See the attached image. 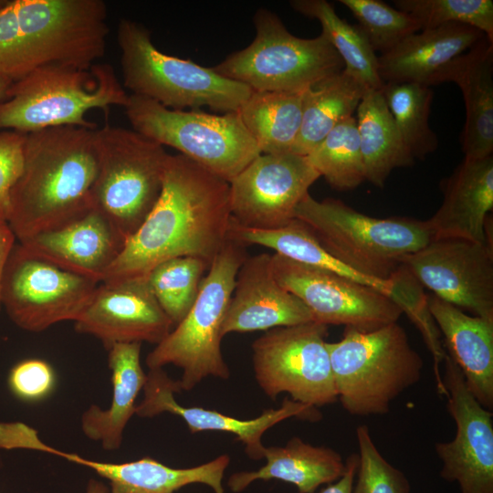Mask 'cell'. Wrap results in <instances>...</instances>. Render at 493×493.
I'll use <instances>...</instances> for the list:
<instances>
[{
	"instance_id": "obj_40",
	"label": "cell",
	"mask_w": 493,
	"mask_h": 493,
	"mask_svg": "<svg viewBox=\"0 0 493 493\" xmlns=\"http://www.w3.org/2000/svg\"><path fill=\"white\" fill-rule=\"evenodd\" d=\"M12 393L24 402H39L55 389L57 377L53 367L45 360L30 358L17 362L8 375Z\"/></svg>"
},
{
	"instance_id": "obj_43",
	"label": "cell",
	"mask_w": 493,
	"mask_h": 493,
	"mask_svg": "<svg viewBox=\"0 0 493 493\" xmlns=\"http://www.w3.org/2000/svg\"><path fill=\"white\" fill-rule=\"evenodd\" d=\"M16 236L5 221H0V309L2 307V281L8 257L16 244Z\"/></svg>"
},
{
	"instance_id": "obj_15",
	"label": "cell",
	"mask_w": 493,
	"mask_h": 493,
	"mask_svg": "<svg viewBox=\"0 0 493 493\" xmlns=\"http://www.w3.org/2000/svg\"><path fill=\"white\" fill-rule=\"evenodd\" d=\"M437 298L493 321V247L462 238L434 239L402 265Z\"/></svg>"
},
{
	"instance_id": "obj_42",
	"label": "cell",
	"mask_w": 493,
	"mask_h": 493,
	"mask_svg": "<svg viewBox=\"0 0 493 493\" xmlns=\"http://www.w3.org/2000/svg\"><path fill=\"white\" fill-rule=\"evenodd\" d=\"M357 467L358 455L351 454L345 461V470L343 475L319 493H352Z\"/></svg>"
},
{
	"instance_id": "obj_41",
	"label": "cell",
	"mask_w": 493,
	"mask_h": 493,
	"mask_svg": "<svg viewBox=\"0 0 493 493\" xmlns=\"http://www.w3.org/2000/svg\"><path fill=\"white\" fill-rule=\"evenodd\" d=\"M26 133L0 131V221L7 222L11 191L21 175Z\"/></svg>"
},
{
	"instance_id": "obj_13",
	"label": "cell",
	"mask_w": 493,
	"mask_h": 493,
	"mask_svg": "<svg viewBox=\"0 0 493 493\" xmlns=\"http://www.w3.org/2000/svg\"><path fill=\"white\" fill-rule=\"evenodd\" d=\"M271 266L278 284L308 307L315 322L372 330L403 314L392 298L337 273L278 254L271 255Z\"/></svg>"
},
{
	"instance_id": "obj_20",
	"label": "cell",
	"mask_w": 493,
	"mask_h": 493,
	"mask_svg": "<svg viewBox=\"0 0 493 493\" xmlns=\"http://www.w3.org/2000/svg\"><path fill=\"white\" fill-rule=\"evenodd\" d=\"M313 321L308 307L274 277L271 255L247 257L240 267L221 333L268 330Z\"/></svg>"
},
{
	"instance_id": "obj_25",
	"label": "cell",
	"mask_w": 493,
	"mask_h": 493,
	"mask_svg": "<svg viewBox=\"0 0 493 493\" xmlns=\"http://www.w3.org/2000/svg\"><path fill=\"white\" fill-rule=\"evenodd\" d=\"M463 95L466 119L460 133L465 159L493 152V41L484 36L457 59L449 77Z\"/></svg>"
},
{
	"instance_id": "obj_45",
	"label": "cell",
	"mask_w": 493,
	"mask_h": 493,
	"mask_svg": "<svg viewBox=\"0 0 493 493\" xmlns=\"http://www.w3.org/2000/svg\"><path fill=\"white\" fill-rule=\"evenodd\" d=\"M14 81L4 75H0V101L5 99L6 92Z\"/></svg>"
},
{
	"instance_id": "obj_30",
	"label": "cell",
	"mask_w": 493,
	"mask_h": 493,
	"mask_svg": "<svg viewBox=\"0 0 493 493\" xmlns=\"http://www.w3.org/2000/svg\"><path fill=\"white\" fill-rule=\"evenodd\" d=\"M228 237L245 246L258 245L303 265L331 271L372 287L391 297L392 279L384 281L365 277L330 255L318 241L309 228L299 219L276 229H256L242 226L231 217Z\"/></svg>"
},
{
	"instance_id": "obj_19",
	"label": "cell",
	"mask_w": 493,
	"mask_h": 493,
	"mask_svg": "<svg viewBox=\"0 0 493 493\" xmlns=\"http://www.w3.org/2000/svg\"><path fill=\"white\" fill-rule=\"evenodd\" d=\"M125 242L117 226L92 206L56 228L18 243L64 269L100 282Z\"/></svg>"
},
{
	"instance_id": "obj_33",
	"label": "cell",
	"mask_w": 493,
	"mask_h": 493,
	"mask_svg": "<svg viewBox=\"0 0 493 493\" xmlns=\"http://www.w3.org/2000/svg\"><path fill=\"white\" fill-rule=\"evenodd\" d=\"M381 92L414 161L424 160L434 152L439 142L429 125L434 98L431 88L414 83L384 82Z\"/></svg>"
},
{
	"instance_id": "obj_36",
	"label": "cell",
	"mask_w": 493,
	"mask_h": 493,
	"mask_svg": "<svg viewBox=\"0 0 493 493\" xmlns=\"http://www.w3.org/2000/svg\"><path fill=\"white\" fill-rule=\"evenodd\" d=\"M357 20L373 51L384 54L421 30L411 15L381 0H340Z\"/></svg>"
},
{
	"instance_id": "obj_44",
	"label": "cell",
	"mask_w": 493,
	"mask_h": 493,
	"mask_svg": "<svg viewBox=\"0 0 493 493\" xmlns=\"http://www.w3.org/2000/svg\"><path fill=\"white\" fill-rule=\"evenodd\" d=\"M86 493H110V489L104 483L96 479H90L88 483Z\"/></svg>"
},
{
	"instance_id": "obj_29",
	"label": "cell",
	"mask_w": 493,
	"mask_h": 493,
	"mask_svg": "<svg viewBox=\"0 0 493 493\" xmlns=\"http://www.w3.org/2000/svg\"><path fill=\"white\" fill-rule=\"evenodd\" d=\"M356 112L365 181L382 188L393 170L412 166L414 159L401 138L381 89L367 90Z\"/></svg>"
},
{
	"instance_id": "obj_3",
	"label": "cell",
	"mask_w": 493,
	"mask_h": 493,
	"mask_svg": "<svg viewBox=\"0 0 493 493\" xmlns=\"http://www.w3.org/2000/svg\"><path fill=\"white\" fill-rule=\"evenodd\" d=\"M295 218L339 261L378 280H390L405 257L435 239L428 220L373 217L339 199L320 201L309 193L297 206Z\"/></svg>"
},
{
	"instance_id": "obj_24",
	"label": "cell",
	"mask_w": 493,
	"mask_h": 493,
	"mask_svg": "<svg viewBox=\"0 0 493 493\" xmlns=\"http://www.w3.org/2000/svg\"><path fill=\"white\" fill-rule=\"evenodd\" d=\"M427 306L446 354L462 372L475 399L486 409L493 408V321L466 313L437 298L427 296Z\"/></svg>"
},
{
	"instance_id": "obj_21",
	"label": "cell",
	"mask_w": 493,
	"mask_h": 493,
	"mask_svg": "<svg viewBox=\"0 0 493 493\" xmlns=\"http://www.w3.org/2000/svg\"><path fill=\"white\" fill-rule=\"evenodd\" d=\"M485 35L475 27L446 24L420 30L378 56V73L384 82L426 87L449 82L457 59Z\"/></svg>"
},
{
	"instance_id": "obj_6",
	"label": "cell",
	"mask_w": 493,
	"mask_h": 493,
	"mask_svg": "<svg viewBox=\"0 0 493 493\" xmlns=\"http://www.w3.org/2000/svg\"><path fill=\"white\" fill-rule=\"evenodd\" d=\"M117 42L123 87L168 109L207 106L225 113L238 111L252 92L213 68L163 53L150 31L133 20H120Z\"/></svg>"
},
{
	"instance_id": "obj_5",
	"label": "cell",
	"mask_w": 493,
	"mask_h": 493,
	"mask_svg": "<svg viewBox=\"0 0 493 493\" xmlns=\"http://www.w3.org/2000/svg\"><path fill=\"white\" fill-rule=\"evenodd\" d=\"M129 95L110 64L84 70L49 65L16 80L0 101V131L29 133L49 127L79 126L95 130L86 120L93 109L125 108Z\"/></svg>"
},
{
	"instance_id": "obj_2",
	"label": "cell",
	"mask_w": 493,
	"mask_h": 493,
	"mask_svg": "<svg viewBox=\"0 0 493 493\" xmlns=\"http://www.w3.org/2000/svg\"><path fill=\"white\" fill-rule=\"evenodd\" d=\"M95 130L57 126L26 133L23 170L11 191L7 219L18 242L56 228L93 206L90 193L98 170Z\"/></svg>"
},
{
	"instance_id": "obj_23",
	"label": "cell",
	"mask_w": 493,
	"mask_h": 493,
	"mask_svg": "<svg viewBox=\"0 0 493 493\" xmlns=\"http://www.w3.org/2000/svg\"><path fill=\"white\" fill-rule=\"evenodd\" d=\"M440 189L442 204L428 219L435 239L462 238L487 244L485 223L493 209V155L464 158L442 180Z\"/></svg>"
},
{
	"instance_id": "obj_1",
	"label": "cell",
	"mask_w": 493,
	"mask_h": 493,
	"mask_svg": "<svg viewBox=\"0 0 493 493\" xmlns=\"http://www.w3.org/2000/svg\"><path fill=\"white\" fill-rule=\"evenodd\" d=\"M231 217L228 182L169 154L158 201L100 282L146 278L158 264L180 257L210 265L229 239Z\"/></svg>"
},
{
	"instance_id": "obj_26",
	"label": "cell",
	"mask_w": 493,
	"mask_h": 493,
	"mask_svg": "<svg viewBox=\"0 0 493 493\" xmlns=\"http://www.w3.org/2000/svg\"><path fill=\"white\" fill-rule=\"evenodd\" d=\"M267 463L257 471L232 474L227 486L241 492L256 480L278 479L297 487L299 493H314L323 484H331L344 473L345 462L332 448L316 446L292 437L284 446L266 447Z\"/></svg>"
},
{
	"instance_id": "obj_46",
	"label": "cell",
	"mask_w": 493,
	"mask_h": 493,
	"mask_svg": "<svg viewBox=\"0 0 493 493\" xmlns=\"http://www.w3.org/2000/svg\"><path fill=\"white\" fill-rule=\"evenodd\" d=\"M7 0H0V7L3 6Z\"/></svg>"
},
{
	"instance_id": "obj_12",
	"label": "cell",
	"mask_w": 493,
	"mask_h": 493,
	"mask_svg": "<svg viewBox=\"0 0 493 493\" xmlns=\"http://www.w3.org/2000/svg\"><path fill=\"white\" fill-rule=\"evenodd\" d=\"M100 282L64 269L15 244L4 270L2 306L19 328L39 332L75 321Z\"/></svg>"
},
{
	"instance_id": "obj_9",
	"label": "cell",
	"mask_w": 493,
	"mask_h": 493,
	"mask_svg": "<svg viewBox=\"0 0 493 493\" xmlns=\"http://www.w3.org/2000/svg\"><path fill=\"white\" fill-rule=\"evenodd\" d=\"M98 170L91 202L126 237L158 201L169 153L134 130L106 125L95 130Z\"/></svg>"
},
{
	"instance_id": "obj_16",
	"label": "cell",
	"mask_w": 493,
	"mask_h": 493,
	"mask_svg": "<svg viewBox=\"0 0 493 493\" xmlns=\"http://www.w3.org/2000/svg\"><path fill=\"white\" fill-rule=\"evenodd\" d=\"M443 362L442 383L456 431L453 440L435 445L440 476L456 482L461 493H493V413L471 394L447 354Z\"/></svg>"
},
{
	"instance_id": "obj_32",
	"label": "cell",
	"mask_w": 493,
	"mask_h": 493,
	"mask_svg": "<svg viewBox=\"0 0 493 493\" xmlns=\"http://www.w3.org/2000/svg\"><path fill=\"white\" fill-rule=\"evenodd\" d=\"M298 13L316 19L344 64V70L361 80L369 89L379 90L383 81L378 73V56L357 25L341 18L326 0H292Z\"/></svg>"
},
{
	"instance_id": "obj_10",
	"label": "cell",
	"mask_w": 493,
	"mask_h": 493,
	"mask_svg": "<svg viewBox=\"0 0 493 493\" xmlns=\"http://www.w3.org/2000/svg\"><path fill=\"white\" fill-rule=\"evenodd\" d=\"M124 109L132 130L176 149L228 183L261 153L238 111L172 110L133 94Z\"/></svg>"
},
{
	"instance_id": "obj_22",
	"label": "cell",
	"mask_w": 493,
	"mask_h": 493,
	"mask_svg": "<svg viewBox=\"0 0 493 493\" xmlns=\"http://www.w3.org/2000/svg\"><path fill=\"white\" fill-rule=\"evenodd\" d=\"M25 447L55 455L94 470L110 481V493H174L194 483L207 485L215 493H224L222 478L230 462L227 455L188 468H174L152 457L119 464L98 462L51 447L39 438L37 432L27 435Z\"/></svg>"
},
{
	"instance_id": "obj_11",
	"label": "cell",
	"mask_w": 493,
	"mask_h": 493,
	"mask_svg": "<svg viewBox=\"0 0 493 493\" xmlns=\"http://www.w3.org/2000/svg\"><path fill=\"white\" fill-rule=\"evenodd\" d=\"M328 326L315 321L277 327L252 344L256 380L275 399L287 393L314 407L338 400L326 337Z\"/></svg>"
},
{
	"instance_id": "obj_35",
	"label": "cell",
	"mask_w": 493,
	"mask_h": 493,
	"mask_svg": "<svg viewBox=\"0 0 493 493\" xmlns=\"http://www.w3.org/2000/svg\"><path fill=\"white\" fill-rule=\"evenodd\" d=\"M209 266L194 257H174L158 264L146 277L152 295L173 326L192 308Z\"/></svg>"
},
{
	"instance_id": "obj_14",
	"label": "cell",
	"mask_w": 493,
	"mask_h": 493,
	"mask_svg": "<svg viewBox=\"0 0 493 493\" xmlns=\"http://www.w3.org/2000/svg\"><path fill=\"white\" fill-rule=\"evenodd\" d=\"M320 177L307 156L260 153L228 183L232 219L249 228L282 227Z\"/></svg>"
},
{
	"instance_id": "obj_39",
	"label": "cell",
	"mask_w": 493,
	"mask_h": 493,
	"mask_svg": "<svg viewBox=\"0 0 493 493\" xmlns=\"http://www.w3.org/2000/svg\"><path fill=\"white\" fill-rule=\"evenodd\" d=\"M357 481L352 493H410L405 475L391 465L376 447L366 425L356 429Z\"/></svg>"
},
{
	"instance_id": "obj_38",
	"label": "cell",
	"mask_w": 493,
	"mask_h": 493,
	"mask_svg": "<svg viewBox=\"0 0 493 493\" xmlns=\"http://www.w3.org/2000/svg\"><path fill=\"white\" fill-rule=\"evenodd\" d=\"M391 279L393 283L391 298L421 332L434 360L438 393L445 395L440 365L446 352L441 341L440 331L428 309L427 296L425 295L423 286L403 266Z\"/></svg>"
},
{
	"instance_id": "obj_27",
	"label": "cell",
	"mask_w": 493,
	"mask_h": 493,
	"mask_svg": "<svg viewBox=\"0 0 493 493\" xmlns=\"http://www.w3.org/2000/svg\"><path fill=\"white\" fill-rule=\"evenodd\" d=\"M142 343H117L109 350L112 399L103 410L92 404L81 416L85 435L100 442L105 450H116L122 443L124 429L135 414L136 398L143 389L147 373L141 364Z\"/></svg>"
},
{
	"instance_id": "obj_7",
	"label": "cell",
	"mask_w": 493,
	"mask_h": 493,
	"mask_svg": "<svg viewBox=\"0 0 493 493\" xmlns=\"http://www.w3.org/2000/svg\"><path fill=\"white\" fill-rule=\"evenodd\" d=\"M246 246L228 239L210 264L188 313L146 357L149 369L181 368L182 391L208 376L226 380L230 375L221 351V330L237 272L248 257Z\"/></svg>"
},
{
	"instance_id": "obj_18",
	"label": "cell",
	"mask_w": 493,
	"mask_h": 493,
	"mask_svg": "<svg viewBox=\"0 0 493 493\" xmlns=\"http://www.w3.org/2000/svg\"><path fill=\"white\" fill-rule=\"evenodd\" d=\"M143 399L136 405L140 417H153L171 413L181 417L191 433L219 431L234 434L245 446V452L253 460L264 458L266 446L262 443L264 433L279 422L297 417L311 422L321 418L317 407L285 397L280 407L268 409L259 416L241 420L204 407H185L177 403L174 394L182 390L178 381L171 379L163 368L150 369L143 386Z\"/></svg>"
},
{
	"instance_id": "obj_31",
	"label": "cell",
	"mask_w": 493,
	"mask_h": 493,
	"mask_svg": "<svg viewBox=\"0 0 493 493\" xmlns=\"http://www.w3.org/2000/svg\"><path fill=\"white\" fill-rule=\"evenodd\" d=\"M303 92L255 91L238 110L261 153L291 152L302 119Z\"/></svg>"
},
{
	"instance_id": "obj_8",
	"label": "cell",
	"mask_w": 493,
	"mask_h": 493,
	"mask_svg": "<svg viewBox=\"0 0 493 493\" xmlns=\"http://www.w3.org/2000/svg\"><path fill=\"white\" fill-rule=\"evenodd\" d=\"M256 37L213 68L255 91L304 92L342 69L344 64L323 33L292 35L280 18L260 8L253 17Z\"/></svg>"
},
{
	"instance_id": "obj_34",
	"label": "cell",
	"mask_w": 493,
	"mask_h": 493,
	"mask_svg": "<svg viewBox=\"0 0 493 493\" xmlns=\"http://www.w3.org/2000/svg\"><path fill=\"white\" fill-rule=\"evenodd\" d=\"M312 167L339 191L352 190L365 181L356 118L339 123L308 155Z\"/></svg>"
},
{
	"instance_id": "obj_37",
	"label": "cell",
	"mask_w": 493,
	"mask_h": 493,
	"mask_svg": "<svg viewBox=\"0 0 493 493\" xmlns=\"http://www.w3.org/2000/svg\"><path fill=\"white\" fill-rule=\"evenodd\" d=\"M393 4L415 18L421 30L461 24L477 28L493 41L492 0H395Z\"/></svg>"
},
{
	"instance_id": "obj_17",
	"label": "cell",
	"mask_w": 493,
	"mask_h": 493,
	"mask_svg": "<svg viewBox=\"0 0 493 493\" xmlns=\"http://www.w3.org/2000/svg\"><path fill=\"white\" fill-rule=\"evenodd\" d=\"M78 332L99 339L108 351L117 343H160L173 324L143 278L100 282L74 321Z\"/></svg>"
},
{
	"instance_id": "obj_28",
	"label": "cell",
	"mask_w": 493,
	"mask_h": 493,
	"mask_svg": "<svg viewBox=\"0 0 493 493\" xmlns=\"http://www.w3.org/2000/svg\"><path fill=\"white\" fill-rule=\"evenodd\" d=\"M367 90L344 69L305 90L300 130L291 152L307 156L339 123L353 116Z\"/></svg>"
},
{
	"instance_id": "obj_4",
	"label": "cell",
	"mask_w": 493,
	"mask_h": 493,
	"mask_svg": "<svg viewBox=\"0 0 493 493\" xmlns=\"http://www.w3.org/2000/svg\"><path fill=\"white\" fill-rule=\"evenodd\" d=\"M338 400L354 416L383 415L421 378L424 362L397 322L372 330L344 327L328 342Z\"/></svg>"
}]
</instances>
